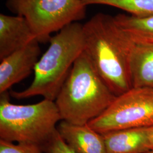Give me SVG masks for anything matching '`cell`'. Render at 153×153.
<instances>
[{"mask_svg": "<svg viewBox=\"0 0 153 153\" xmlns=\"http://www.w3.org/2000/svg\"><path fill=\"white\" fill-rule=\"evenodd\" d=\"M85 52L116 96L132 88L131 62L135 42L115 16L98 13L83 25Z\"/></svg>", "mask_w": 153, "mask_h": 153, "instance_id": "cell-1", "label": "cell"}, {"mask_svg": "<svg viewBox=\"0 0 153 153\" xmlns=\"http://www.w3.org/2000/svg\"><path fill=\"white\" fill-rule=\"evenodd\" d=\"M116 97L84 51L75 61L55 102L62 120L84 125L101 115Z\"/></svg>", "mask_w": 153, "mask_h": 153, "instance_id": "cell-2", "label": "cell"}, {"mask_svg": "<svg viewBox=\"0 0 153 153\" xmlns=\"http://www.w3.org/2000/svg\"><path fill=\"white\" fill-rule=\"evenodd\" d=\"M49 42L48 48L35 68L31 84L24 90L12 91V97L23 99L42 96L55 101L75 61L85 51L83 25L72 23L52 36Z\"/></svg>", "mask_w": 153, "mask_h": 153, "instance_id": "cell-3", "label": "cell"}, {"mask_svg": "<svg viewBox=\"0 0 153 153\" xmlns=\"http://www.w3.org/2000/svg\"><path fill=\"white\" fill-rule=\"evenodd\" d=\"M61 120L55 101L44 99L35 104L19 105L10 102L7 91L1 94L0 140L43 148Z\"/></svg>", "mask_w": 153, "mask_h": 153, "instance_id": "cell-4", "label": "cell"}, {"mask_svg": "<svg viewBox=\"0 0 153 153\" xmlns=\"http://www.w3.org/2000/svg\"><path fill=\"white\" fill-rule=\"evenodd\" d=\"M6 6L27 21L39 43L49 42L52 33L84 19L87 7L81 0H6Z\"/></svg>", "mask_w": 153, "mask_h": 153, "instance_id": "cell-5", "label": "cell"}, {"mask_svg": "<svg viewBox=\"0 0 153 153\" xmlns=\"http://www.w3.org/2000/svg\"><path fill=\"white\" fill-rule=\"evenodd\" d=\"M88 124L100 134L153 126V88H131L115 97L108 108Z\"/></svg>", "mask_w": 153, "mask_h": 153, "instance_id": "cell-6", "label": "cell"}, {"mask_svg": "<svg viewBox=\"0 0 153 153\" xmlns=\"http://www.w3.org/2000/svg\"><path fill=\"white\" fill-rule=\"evenodd\" d=\"M39 42L35 40L1 60L0 94L5 93L14 85L27 78L40 59Z\"/></svg>", "mask_w": 153, "mask_h": 153, "instance_id": "cell-7", "label": "cell"}, {"mask_svg": "<svg viewBox=\"0 0 153 153\" xmlns=\"http://www.w3.org/2000/svg\"><path fill=\"white\" fill-rule=\"evenodd\" d=\"M36 40L22 16L0 14V60Z\"/></svg>", "mask_w": 153, "mask_h": 153, "instance_id": "cell-8", "label": "cell"}, {"mask_svg": "<svg viewBox=\"0 0 153 153\" xmlns=\"http://www.w3.org/2000/svg\"><path fill=\"white\" fill-rule=\"evenodd\" d=\"M57 131L66 143L77 153H107L102 134L88 124L77 125L61 120Z\"/></svg>", "mask_w": 153, "mask_h": 153, "instance_id": "cell-9", "label": "cell"}, {"mask_svg": "<svg viewBox=\"0 0 153 153\" xmlns=\"http://www.w3.org/2000/svg\"><path fill=\"white\" fill-rule=\"evenodd\" d=\"M102 135L107 153H147L151 150L149 128L124 129Z\"/></svg>", "mask_w": 153, "mask_h": 153, "instance_id": "cell-10", "label": "cell"}, {"mask_svg": "<svg viewBox=\"0 0 153 153\" xmlns=\"http://www.w3.org/2000/svg\"><path fill=\"white\" fill-rule=\"evenodd\" d=\"M131 71L132 88H153V43H135Z\"/></svg>", "mask_w": 153, "mask_h": 153, "instance_id": "cell-11", "label": "cell"}, {"mask_svg": "<svg viewBox=\"0 0 153 153\" xmlns=\"http://www.w3.org/2000/svg\"><path fill=\"white\" fill-rule=\"evenodd\" d=\"M115 17L135 43H153V15L138 17L119 14Z\"/></svg>", "mask_w": 153, "mask_h": 153, "instance_id": "cell-12", "label": "cell"}, {"mask_svg": "<svg viewBox=\"0 0 153 153\" xmlns=\"http://www.w3.org/2000/svg\"><path fill=\"white\" fill-rule=\"evenodd\" d=\"M86 6L105 5L119 8L133 16L153 15V0H81Z\"/></svg>", "mask_w": 153, "mask_h": 153, "instance_id": "cell-13", "label": "cell"}, {"mask_svg": "<svg viewBox=\"0 0 153 153\" xmlns=\"http://www.w3.org/2000/svg\"><path fill=\"white\" fill-rule=\"evenodd\" d=\"M0 153H45L41 146L31 143L9 142L0 140Z\"/></svg>", "mask_w": 153, "mask_h": 153, "instance_id": "cell-14", "label": "cell"}, {"mask_svg": "<svg viewBox=\"0 0 153 153\" xmlns=\"http://www.w3.org/2000/svg\"><path fill=\"white\" fill-rule=\"evenodd\" d=\"M42 148L45 153H77L66 143L57 131Z\"/></svg>", "mask_w": 153, "mask_h": 153, "instance_id": "cell-15", "label": "cell"}, {"mask_svg": "<svg viewBox=\"0 0 153 153\" xmlns=\"http://www.w3.org/2000/svg\"><path fill=\"white\" fill-rule=\"evenodd\" d=\"M149 136L151 150H153V126L149 128Z\"/></svg>", "mask_w": 153, "mask_h": 153, "instance_id": "cell-16", "label": "cell"}, {"mask_svg": "<svg viewBox=\"0 0 153 153\" xmlns=\"http://www.w3.org/2000/svg\"><path fill=\"white\" fill-rule=\"evenodd\" d=\"M147 153H153V150H150V152H149Z\"/></svg>", "mask_w": 153, "mask_h": 153, "instance_id": "cell-17", "label": "cell"}]
</instances>
